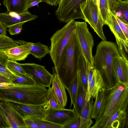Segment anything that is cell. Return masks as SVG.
Instances as JSON below:
<instances>
[{
	"mask_svg": "<svg viewBox=\"0 0 128 128\" xmlns=\"http://www.w3.org/2000/svg\"><path fill=\"white\" fill-rule=\"evenodd\" d=\"M48 90L35 84L25 85L10 83L0 84V101L40 105L45 103Z\"/></svg>",
	"mask_w": 128,
	"mask_h": 128,
	"instance_id": "1",
	"label": "cell"
},
{
	"mask_svg": "<svg viewBox=\"0 0 128 128\" xmlns=\"http://www.w3.org/2000/svg\"><path fill=\"white\" fill-rule=\"evenodd\" d=\"M120 55L117 45L113 42L102 40L97 46L93 66L100 72L106 88H112L118 83L113 62L115 57Z\"/></svg>",
	"mask_w": 128,
	"mask_h": 128,
	"instance_id": "2",
	"label": "cell"
},
{
	"mask_svg": "<svg viewBox=\"0 0 128 128\" xmlns=\"http://www.w3.org/2000/svg\"><path fill=\"white\" fill-rule=\"evenodd\" d=\"M128 85L118 82L114 87L105 88L103 105L91 128H105L110 117L120 109L128 110Z\"/></svg>",
	"mask_w": 128,
	"mask_h": 128,
	"instance_id": "3",
	"label": "cell"
},
{
	"mask_svg": "<svg viewBox=\"0 0 128 128\" xmlns=\"http://www.w3.org/2000/svg\"><path fill=\"white\" fill-rule=\"evenodd\" d=\"M82 54L75 30L55 68L58 77L67 90L77 75Z\"/></svg>",
	"mask_w": 128,
	"mask_h": 128,
	"instance_id": "4",
	"label": "cell"
},
{
	"mask_svg": "<svg viewBox=\"0 0 128 128\" xmlns=\"http://www.w3.org/2000/svg\"><path fill=\"white\" fill-rule=\"evenodd\" d=\"M74 20L68 22L61 29L57 30L50 38L49 54L56 68L62 53L75 30Z\"/></svg>",
	"mask_w": 128,
	"mask_h": 128,
	"instance_id": "5",
	"label": "cell"
},
{
	"mask_svg": "<svg viewBox=\"0 0 128 128\" xmlns=\"http://www.w3.org/2000/svg\"><path fill=\"white\" fill-rule=\"evenodd\" d=\"M80 8L83 19L102 40H106L103 29L104 24L96 4L92 0H86L81 4Z\"/></svg>",
	"mask_w": 128,
	"mask_h": 128,
	"instance_id": "6",
	"label": "cell"
},
{
	"mask_svg": "<svg viewBox=\"0 0 128 128\" xmlns=\"http://www.w3.org/2000/svg\"><path fill=\"white\" fill-rule=\"evenodd\" d=\"M75 31L82 54L86 62L93 66L92 49L94 41L93 36L85 22L75 21Z\"/></svg>",
	"mask_w": 128,
	"mask_h": 128,
	"instance_id": "7",
	"label": "cell"
},
{
	"mask_svg": "<svg viewBox=\"0 0 128 128\" xmlns=\"http://www.w3.org/2000/svg\"><path fill=\"white\" fill-rule=\"evenodd\" d=\"M86 0H60L55 12L57 18L65 22L72 20L83 19L80 5Z\"/></svg>",
	"mask_w": 128,
	"mask_h": 128,
	"instance_id": "8",
	"label": "cell"
},
{
	"mask_svg": "<svg viewBox=\"0 0 128 128\" xmlns=\"http://www.w3.org/2000/svg\"><path fill=\"white\" fill-rule=\"evenodd\" d=\"M27 74L36 84L44 87L50 86L53 77L44 66L34 63L20 64Z\"/></svg>",
	"mask_w": 128,
	"mask_h": 128,
	"instance_id": "9",
	"label": "cell"
},
{
	"mask_svg": "<svg viewBox=\"0 0 128 128\" xmlns=\"http://www.w3.org/2000/svg\"><path fill=\"white\" fill-rule=\"evenodd\" d=\"M11 106L24 118H43L50 108L47 102L40 105L26 104L13 101H5Z\"/></svg>",
	"mask_w": 128,
	"mask_h": 128,
	"instance_id": "10",
	"label": "cell"
},
{
	"mask_svg": "<svg viewBox=\"0 0 128 128\" xmlns=\"http://www.w3.org/2000/svg\"><path fill=\"white\" fill-rule=\"evenodd\" d=\"M0 112L8 128H28L24 118L5 101H0Z\"/></svg>",
	"mask_w": 128,
	"mask_h": 128,
	"instance_id": "11",
	"label": "cell"
},
{
	"mask_svg": "<svg viewBox=\"0 0 128 128\" xmlns=\"http://www.w3.org/2000/svg\"><path fill=\"white\" fill-rule=\"evenodd\" d=\"M76 115L73 109H55L49 108L43 119L63 127Z\"/></svg>",
	"mask_w": 128,
	"mask_h": 128,
	"instance_id": "12",
	"label": "cell"
},
{
	"mask_svg": "<svg viewBox=\"0 0 128 128\" xmlns=\"http://www.w3.org/2000/svg\"><path fill=\"white\" fill-rule=\"evenodd\" d=\"M111 21L106 25L109 27L116 38L118 48L120 55L127 56L128 50V39L120 28L115 16L111 12Z\"/></svg>",
	"mask_w": 128,
	"mask_h": 128,
	"instance_id": "13",
	"label": "cell"
},
{
	"mask_svg": "<svg viewBox=\"0 0 128 128\" xmlns=\"http://www.w3.org/2000/svg\"><path fill=\"white\" fill-rule=\"evenodd\" d=\"M38 18L37 16L29 12L20 14L7 12L0 13V22L6 28L16 24L34 20Z\"/></svg>",
	"mask_w": 128,
	"mask_h": 128,
	"instance_id": "14",
	"label": "cell"
},
{
	"mask_svg": "<svg viewBox=\"0 0 128 128\" xmlns=\"http://www.w3.org/2000/svg\"><path fill=\"white\" fill-rule=\"evenodd\" d=\"M53 77L51 87L53 95L57 103L62 108H64L68 99L66 88L59 77L54 67L52 68Z\"/></svg>",
	"mask_w": 128,
	"mask_h": 128,
	"instance_id": "15",
	"label": "cell"
},
{
	"mask_svg": "<svg viewBox=\"0 0 128 128\" xmlns=\"http://www.w3.org/2000/svg\"><path fill=\"white\" fill-rule=\"evenodd\" d=\"M113 64L118 82L128 85V57L120 55L116 56L114 59Z\"/></svg>",
	"mask_w": 128,
	"mask_h": 128,
	"instance_id": "16",
	"label": "cell"
},
{
	"mask_svg": "<svg viewBox=\"0 0 128 128\" xmlns=\"http://www.w3.org/2000/svg\"><path fill=\"white\" fill-rule=\"evenodd\" d=\"M105 88L104 81L100 72L94 69L92 78L88 86L86 101L89 100L92 98H96L99 91Z\"/></svg>",
	"mask_w": 128,
	"mask_h": 128,
	"instance_id": "17",
	"label": "cell"
},
{
	"mask_svg": "<svg viewBox=\"0 0 128 128\" xmlns=\"http://www.w3.org/2000/svg\"><path fill=\"white\" fill-rule=\"evenodd\" d=\"M15 42L18 45L24 46L29 49L30 50V54L40 60L50 52L48 47L40 42L32 43L22 40H15Z\"/></svg>",
	"mask_w": 128,
	"mask_h": 128,
	"instance_id": "18",
	"label": "cell"
},
{
	"mask_svg": "<svg viewBox=\"0 0 128 128\" xmlns=\"http://www.w3.org/2000/svg\"><path fill=\"white\" fill-rule=\"evenodd\" d=\"M128 109H120L110 117L105 128H128Z\"/></svg>",
	"mask_w": 128,
	"mask_h": 128,
	"instance_id": "19",
	"label": "cell"
},
{
	"mask_svg": "<svg viewBox=\"0 0 128 128\" xmlns=\"http://www.w3.org/2000/svg\"><path fill=\"white\" fill-rule=\"evenodd\" d=\"M110 10L114 15L128 24V0H116Z\"/></svg>",
	"mask_w": 128,
	"mask_h": 128,
	"instance_id": "20",
	"label": "cell"
},
{
	"mask_svg": "<svg viewBox=\"0 0 128 128\" xmlns=\"http://www.w3.org/2000/svg\"><path fill=\"white\" fill-rule=\"evenodd\" d=\"M28 0H4V5L6 8L7 12L18 14L28 12Z\"/></svg>",
	"mask_w": 128,
	"mask_h": 128,
	"instance_id": "21",
	"label": "cell"
},
{
	"mask_svg": "<svg viewBox=\"0 0 128 128\" xmlns=\"http://www.w3.org/2000/svg\"><path fill=\"white\" fill-rule=\"evenodd\" d=\"M4 52L8 60L14 61L24 60L30 54V50L21 45L12 48Z\"/></svg>",
	"mask_w": 128,
	"mask_h": 128,
	"instance_id": "22",
	"label": "cell"
},
{
	"mask_svg": "<svg viewBox=\"0 0 128 128\" xmlns=\"http://www.w3.org/2000/svg\"><path fill=\"white\" fill-rule=\"evenodd\" d=\"M78 87L75 104L73 109L77 115L80 116L82 109L86 102L85 98L86 92L78 76Z\"/></svg>",
	"mask_w": 128,
	"mask_h": 128,
	"instance_id": "23",
	"label": "cell"
},
{
	"mask_svg": "<svg viewBox=\"0 0 128 128\" xmlns=\"http://www.w3.org/2000/svg\"><path fill=\"white\" fill-rule=\"evenodd\" d=\"M93 123L91 119H86L76 116L63 126V128H90Z\"/></svg>",
	"mask_w": 128,
	"mask_h": 128,
	"instance_id": "24",
	"label": "cell"
},
{
	"mask_svg": "<svg viewBox=\"0 0 128 128\" xmlns=\"http://www.w3.org/2000/svg\"><path fill=\"white\" fill-rule=\"evenodd\" d=\"M86 71V62L82 53L79 60L77 75L81 80L86 92L88 87Z\"/></svg>",
	"mask_w": 128,
	"mask_h": 128,
	"instance_id": "25",
	"label": "cell"
},
{
	"mask_svg": "<svg viewBox=\"0 0 128 128\" xmlns=\"http://www.w3.org/2000/svg\"><path fill=\"white\" fill-rule=\"evenodd\" d=\"M99 10L104 25H106L112 19L108 0H100Z\"/></svg>",
	"mask_w": 128,
	"mask_h": 128,
	"instance_id": "26",
	"label": "cell"
},
{
	"mask_svg": "<svg viewBox=\"0 0 128 128\" xmlns=\"http://www.w3.org/2000/svg\"><path fill=\"white\" fill-rule=\"evenodd\" d=\"M105 88L98 92L92 106L91 118L95 120L97 118L102 107L104 97Z\"/></svg>",
	"mask_w": 128,
	"mask_h": 128,
	"instance_id": "27",
	"label": "cell"
},
{
	"mask_svg": "<svg viewBox=\"0 0 128 128\" xmlns=\"http://www.w3.org/2000/svg\"><path fill=\"white\" fill-rule=\"evenodd\" d=\"M18 45L12 38L7 36L0 35V52H5Z\"/></svg>",
	"mask_w": 128,
	"mask_h": 128,
	"instance_id": "28",
	"label": "cell"
},
{
	"mask_svg": "<svg viewBox=\"0 0 128 128\" xmlns=\"http://www.w3.org/2000/svg\"><path fill=\"white\" fill-rule=\"evenodd\" d=\"M6 67L16 76H20L26 74L20 64L16 61L8 60Z\"/></svg>",
	"mask_w": 128,
	"mask_h": 128,
	"instance_id": "29",
	"label": "cell"
},
{
	"mask_svg": "<svg viewBox=\"0 0 128 128\" xmlns=\"http://www.w3.org/2000/svg\"><path fill=\"white\" fill-rule=\"evenodd\" d=\"M78 87V78L77 75L72 81L69 88L67 90L71 99V108L72 104L74 106L75 104Z\"/></svg>",
	"mask_w": 128,
	"mask_h": 128,
	"instance_id": "30",
	"label": "cell"
},
{
	"mask_svg": "<svg viewBox=\"0 0 128 128\" xmlns=\"http://www.w3.org/2000/svg\"><path fill=\"white\" fill-rule=\"evenodd\" d=\"M93 101V98H92L86 102L82 109L80 116L86 119H91Z\"/></svg>",
	"mask_w": 128,
	"mask_h": 128,
	"instance_id": "31",
	"label": "cell"
},
{
	"mask_svg": "<svg viewBox=\"0 0 128 128\" xmlns=\"http://www.w3.org/2000/svg\"><path fill=\"white\" fill-rule=\"evenodd\" d=\"M30 118L33 120L38 128H63L62 126L46 120L43 118Z\"/></svg>",
	"mask_w": 128,
	"mask_h": 128,
	"instance_id": "32",
	"label": "cell"
},
{
	"mask_svg": "<svg viewBox=\"0 0 128 128\" xmlns=\"http://www.w3.org/2000/svg\"><path fill=\"white\" fill-rule=\"evenodd\" d=\"M46 100L50 108L55 109L62 108L57 103L53 95L51 87L50 86L48 90Z\"/></svg>",
	"mask_w": 128,
	"mask_h": 128,
	"instance_id": "33",
	"label": "cell"
},
{
	"mask_svg": "<svg viewBox=\"0 0 128 128\" xmlns=\"http://www.w3.org/2000/svg\"><path fill=\"white\" fill-rule=\"evenodd\" d=\"M25 85H33L36 84L33 80L27 74L18 76L15 75L12 82Z\"/></svg>",
	"mask_w": 128,
	"mask_h": 128,
	"instance_id": "34",
	"label": "cell"
},
{
	"mask_svg": "<svg viewBox=\"0 0 128 128\" xmlns=\"http://www.w3.org/2000/svg\"><path fill=\"white\" fill-rule=\"evenodd\" d=\"M0 74L9 79L12 83L14 80L15 75L6 67H0Z\"/></svg>",
	"mask_w": 128,
	"mask_h": 128,
	"instance_id": "35",
	"label": "cell"
},
{
	"mask_svg": "<svg viewBox=\"0 0 128 128\" xmlns=\"http://www.w3.org/2000/svg\"><path fill=\"white\" fill-rule=\"evenodd\" d=\"M24 22L18 23L12 25L9 28L8 31L12 35L20 34L21 32L22 26Z\"/></svg>",
	"mask_w": 128,
	"mask_h": 128,
	"instance_id": "36",
	"label": "cell"
},
{
	"mask_svg": "<svg viewBox=\"0 0 128 128\" xmlns=\"http://www.w3.org/2000/svg\"><path fill=\"white\" fill-rule=\"evenodd\" d=\"M115 16V15H114ZM116 19L126 38L128 39V24H126L115 16Z\"/></svg>",
	"mask_w": 128,
	"mask_h": 128,
	"instance_id": "37",
	"label": "cell"
},
{
	"mask_svg": "<svg viewBox=\"0 0 128 128\" xmlns=\"http://www.w3.org/2000/svg\"><path fill=\"white\" fill-rule=\"evenodd\" d=\"M8 60V57L4 52H0V67H6Z\"/></svg>",
	"mask_w": 128,
	"mask_h": 128,
	"instance_id": "38",
	"label": "cell"
},
{
	"mask_svg": "<svg viewBox=\"0 0 128 128\" xmlns=\"http://www.w3.org/2000/svg\"><path fill=\"white\" fill-rule=\"evenodd\" d=\"M24 119L28 128H38L37 125L31 118H26Z\"/></svg>",
	"mask_w": 128,
	"mask_h": 128,
	"instance_id": "39",
	"label": "cell"
},
{
	"mask_svg": "<svg viewBox=\"0 0 128 128\" xmlns=\"http://www.w3.org/2000/svg\"><path fill=\"white\" fill-rule=\"evenodd\" d=\"M44 2V0H28V8L35 6H37L39 7L38 4L40 2Z\"/></svg>",
	"mask_w": 128,
	"mask_h": 128,
	"instance_id": "40",
	"label": "cell"
},
{
	"mask_svg": "<svg viewBox=\"0 0 128 128\" xmlns=\"http://www.w3.org/2000/svg\"><path fill=\"white\" fill-rule=\"evenodd\" d=\"M0 128H8V127L0 112Z\"/></svg>",
	"mask_w": 128,
	"mask_h": 128,
	"instance_id": "41",
	"label": "cell"
},
{
	"mask_svg": "<svg viewBox=\"0 0 128 128\" xmlns=\"http://www.w3.org/2000/svg\"><path fill=\"white\" fill-rule=\"evenodd\" d=\"M6 28L0 22V35L7 36Z\"/></svg>",
	"mask_w": 128,
	"mask_h": 128,
	"instance_id": "42",
	"label": "cell"
},
{
	"mask_svg": "<svg viewBox=\"0 0 128 128\" xmlns=\"http://www.w3.org/2000/svg\"><path fill=\"white\" fill-rule=\"evenodd\" d=\"M12 83L8 79L0 74V84Z\"/></svg>",
	"mask_w": 128,
	"mask_h": 128,
	"instance_id": "43",
	"label": "cell"
},
{
	"mask_svg": "<svg viewBox=\"0 0 128 128\" xmlns=\"http://www.w3.org/2000/svg\"><path fill=\"white\" fill-rule=\"evenodd\" d=\"M44 2H46L50 5L53 6V0H44Z\"/></svg>",
	"mask_w": 128,
	"mask_h": 128,
	"instance_id": "44",
	"label": "cell"
},
{
	"mask_svg": "<svg viewBox=\"0 0 128 128\" xmlns=\"http://www.w3.org/2000/svg\"><path fill=\"white\" fill-rule=\"evenodd\" d=\"M109 5V6L110 8H111L112 6V4H114V2L116 0H108Z\"/></svg>",
	"mask_w": 128,
	"mask_h": 128,
	"instance_id": "45",
	"label": "cell"
},
{
	"mask_svg": "<svg viewBox=\"0 0 128 128\" xmlns=\"http://www.w3.org/2000/svg\"><path fill=\"white\" fill-rule=\"evenodd\" d=\"M60 0H53V6H56L58 5Z\"/></svg>",
	"mask_w": 128,
	"mask_h": 128,
	"instance_id": "46",
	"label": "cell"
},
{
	"mask_svg": "<svg viewBox=\"0 0 128 128\" xmlns=\"http://www.w3.org/2000/svg\"><path fill=\"white\" fill-rule=\"evenodd\" d=\"M97 5L98 10H99L100 0H92Z\"/></svg>",
	"mask_w": 128,
	"mask_h": 128,
	"instance_id": "47",
	"label": "cell"
}]
</instances>
